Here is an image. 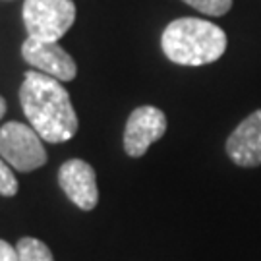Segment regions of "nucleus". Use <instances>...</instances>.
Returning <instances> with one entry per match:
<instances>
[{
  "instance_id": "2",
  "label": "nucleus",
  "mask_w": 261,
  "mask_h": 261,
  "mask_svg": "<svg viewBox=\"0 0 261 261\" xmlns=\"http://www.w3.org/2000/svg\"><path fill=\"white\" fill-rule=\"evenodd\" d=\"M161 47L174 64L205 66L224 55L226 33L207 19L178 18L165 28Z\"/></svg>"
},
{
  "instance_id": "6",
  "label": "nucleus",
  "mask_w": 261,
  "mask_h": 261,
  "mask_svg": "<svg viewBox=\"0 0 261 261\" xmlns=\"http://www.w3.org/2000/svg\"><path fill=\"white\" fill-rule=\"evenodd\" d=\"M21 56L29 66L37 68L58 82H72L77 75L74 58L56 41H39L28 37L21 45Z\"/></svg>"
},
{
  "instance_id": "10",
  "label": "nucleus",
  "mask_w": 261,
  "mask_h": 261,
  "mask_svg": "<svg viewBox=\"0 0 261 261\" xmlns=\"http://www.w3.org/2000/svg\"><path fill=\"white\" fill-rule=\"evenodd\" d=\"M188 6L196 8L205 16H224L232 8V0H184Z\"/></svg>"
},
{
  "instance_id": "1",
  "label": "nucleus",
  "mask_w": 261,
  "mask_h": 261,
  "mask_svg": "<svg viewBox=\"0 0 261 261\" xmlns=\"http://www.w3.org/2000/svg\"><path fill=\"white\" fill-rule=\"evenodd\" d=\"M19 103L29 126L43 141L64 143L77 132V116L70 101V93L58 80L43 72H25L19 87Z\"/></svg>"
},
{
  "instance_id": "7",
  "label": "nucleus",
  "mask_w": 261,
  "mask_h": 261,
  "mask_svg": "<svg viewBox=\"0 0 261 261\" xmlns=\"http://www.w3.org/2000/svg\"><path fill=\"white\" fill-rule=\"evenodd\" d=\"M58 182L74 205L84 211L95 209L99 201V190H97L95 170L89 163L82 159L66 161L58 170Z\"/></svg>"
},
{
  "instance_id": "4",
  "label": "nucleus",
  "mask_w": 261,
  "mask_h": 261,
  "mask_svg": "<svg viewBox=\"0 0 261 261\" xmlns=\"http://www.w3.org/2000/svg\"><path fill=\"white\" fill-rule=\"evenodd\" d=\"M0 157L19 172H29L47 163V151L31 126L6 122L0 128Z\"/></svg>"
},
{
  "instance_id": "5",
  "label": "nucleus",
  "mask_w": 261,
  "mask_h": 261,
  "mask_svg": "<svg viewBox=\"0 0 261 261\" xmlns=\"http://www.w3.org/2000/svg\"><path fill=\"white\" fill-rule=\"evenodd\" d=\"M165 132H167L165 112L151 105L138 107L126 122L124 149L130 157H141L147 153L151 143H155L165 136Z\"/></svg>"
},
{
  "instance_id": "11",
  "label": "nucleus",
  "mask_w": 261,
  "mask_h": 261,
  "mask_svg": "<svg viewBox=\"0 0 261 261\" xmlns=\"http://www.w3.org/2000/svg\"><path fill=\"white\" fill-rule=\"evenodd\" d=\"M18 194V180L10 170L6 161L0 157V196H16Z\"/></svg>"
},
{
  "instance_id": "8",
  "label": "nucleus",
  "mask_w": 261,
  "mask_h": 261,
  "mask_svg": "<svg viewBox=\"0 0 261 261\" xmlns=\"http://www.w3.org/2000/svg\"><path fill=\"white\" fill-rule=\"evenodd\" d=\"M226 153L234 165L253 168L261 165V109L246 116L226 140Z\"/></svg>"
},
{
  "instance_id": "13",
  "label": "nucleus",
  "mask_w": 261,
  "mask_h": 261,
  "mask_svg": "<svg viewBox=\"0 0 261 261\" xmlns=\"http://www.w3.org/2000/svg\"><path fill=\"white\" fill-rule=\"evenodd\" d=\"M4 114H6V101L0 97V118H2Z\"/></svg>"
},
{
  "instance_id": "12",
  "label": "nucleus",
  "mask_w": 261,
  "mask_h": 261,
  "mask_svg": "<svg viewBox=\"0 0 261 261\" xmlns=\"http://www.w3.org/2000/svg\"><path fill=\"white\" fill-rule=\"evenodd\" d=\"M0 261H18V252L6 240H0Z\"/></svg>"
},
{
  "instance_id": "9",
  "label": "nucleus",
  "mask_w": 261,
  "mask_h": 261,
  "mask_svg": "<svg viewBox=\"0 0 261 261\" xmlns=\"http://www.w3.org/2000/svg\"><path fill=\"white\" fill-rule=\"evenodd\" d=\"M16 252L18 261H55L50 248L37 238H21L16 246Z\"/></svg>"
},
{
  "instance_id": "3",
  "label": "nucleus",
  "mask_w": 261,
  "mask_h": 261,
  "mask_svg": "<svg viewBox=\"0 0 261 261\" xmlns=\"http://www.w3.org/2000/svg\"><path fill=\"white\" fill-rule=\"evenodd\" d=\"M75 21L72 0H25L23 23L29 37L39 41H58Z\"/></svg>"
}]
</instances>
